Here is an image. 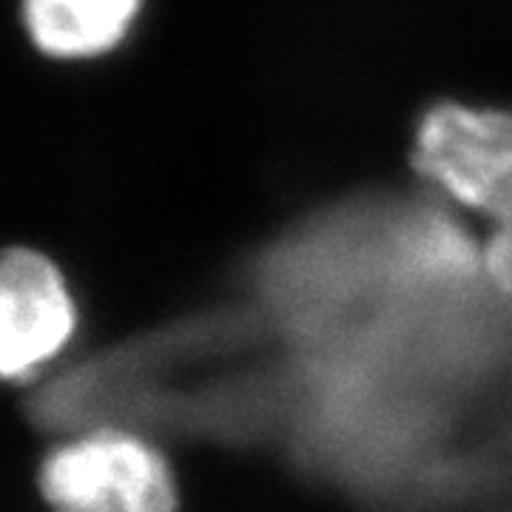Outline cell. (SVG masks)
I'll return each instance as SVG.
<instances>
[{
	"instance_id": "obj_1",
	"label": "cell",
	"mask_w": 512,
	"mask_h": 512,
	"mask_svg": "<svg viewBox=\"0 0 512 512\" xmlns=\"http://www.w3.org/2000/svg\"><path fill=\"white\" fill-rule=\"evenodd\" d=\"M413 165L450 200L487 220V271L512 293V111L433 106L416 128Z\"/></svg>"
},
{
	"instance_id": "obj_2",
	"label": "cell",
	"mask_w": 512,
	"mask_h": 512,
	"mask_svg": "<svg viewBox=\"0 0 512 512\" xmlns=\"http://www.w3.org/2000/svg\"><path fill=\"white\" fill-rule=\"evenodd\" d=\"M40 495L52 512H177V478L134 427L72 433L43 458Z\"/></svg>"
},
{
	"instance_id": "obj_3",
	"label": "cell",
	"mask_w": 512,
	"mask_h": 512,
	"mask_svg": "<svg viewBox=\"0 0 512 512\" xmlns=\"http://www.w3.org/2000/svg\"><path fill=\"white\" fill-rule=\"evenodd\" d=\"M77 305L55 262L32 248L0 251V379L43 373L72 342Z\"/></svg>"
},
{
	"instance_id": "obj_4",
	"label": "cell",
	"mask_w": 512,
	"mask_h": 512,
	"mask_svg": "<svg viewBox=\"0 0 512 512\" xmlns=\"http://www.w3.org/2000/svg\"><path fill=\"white\" fill-rule=\"evenodd\" d=\"M140 9L143 0H20V23L40 55L72 63L114 52Z\"/></svg>"
}]
</instances>
